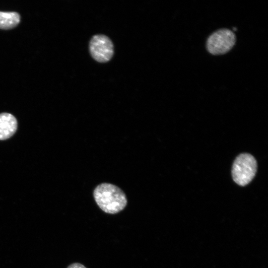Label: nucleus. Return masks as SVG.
<instances>
[{
	"label": "nucleus",
	"instance_id": "1",
	"mask_svg": "<svg viewBox=\"0 0 268 268\" xmlns=\"http://www.w3.org/2000/svg\"><path fill=\"white\" fill-rule=\"evenodd\" d=\"M94 200L104 212L115 214L126 206L128 201L124 192L118 187L109 183H102L94 190Z\"/></svg>",
	"mask_w": 268,
	"mask_h": 268
},
{
	"label": "nucleus",
	"instance_id": "2",
	"mask_svg": "<svg viewBox=\"0 0 268 268\" xmlns=\"http://www.w3.org/2000/svg\"><path fill=\"white\" fill-rule=\"evenodd\" d=\"M257 164L255 158L248 153L238 155L234 161L232 175L238 185L244 186L254 178L257 172Z\"/></svg>",
	"mask_w": 268,
	"mask_h": 268
},
{
	"label": "nucleus",
	"instance_id": "3",
	"mask_svg": "<svg viewBox=\"0 0 268 268\" xmlns=\"http://www.w3.org/2000/svg\"><path fill=\"white\" fill-rule=\"evenodd\" d=\"M235 42V35L232 31L221 29L213 32L208 38L206 49L212 55H222L229 51Z\"/></svg>",
	"mask_w": 268,
	"mask_h": 268
},
{
	"label": "nucleus",
	"instance_id": "4",
	"mask_svg": "<svg viewBox=\"0 0 268 268\" xmlns=\"http://www.w3.org/2000/svg\"><path fill=\"white\" fill-rule=\"evenodd\" d=\"M89 51L92 58L99 63H106L112 58L114 46L107 36L102 34L93 36L89 42Z\"/></svg>",
	"mask_w": 268,
	"mask_h": 268
},
{
	"label": "nucleus",
	"instance_id": "5",
	"mask_svg": "<svg viewBox=\"0 0 268 268\" xmlns=\"http://www.w3.org/2000/svg\"><path fill=\"white\" fill-rule=\"evenodd\" d=\"M17 121L16 118L11 114H0V140L10 138L16 132Z\"/></svg>",
	"mask_w": 268,
	"mask_h": 268
},
{
	"label": "nucleus",
	"instance_id": "6",
	"mask_svg": "<svg viewBox=\"0 0 268 268\" xmlns=\"http://www.w3.org/2000/svg\"><path fill=\"white\" fill-rule=\"evenodd\" d=\"M20 21V16L16 12L0 11V29H10L15 27Z\"/></svg>",
	"mask_w": 268,
	"mask_h": 268
},
{
	"label": "nucleus",
	"instance_id": "7",
	"mask_svg": "<svg viewBox=\"0 0 268 268\" xmlns=\"http://www.w3.org/2000/svg\"><path fill=\"white\" fill-rule=\"evenodd\" d=\"M67 268H87L83 265L79 263H74L69 265Z\"/></svg>",
	"mask_w": 268,
	"mask_h": 268
}]
</instances>
